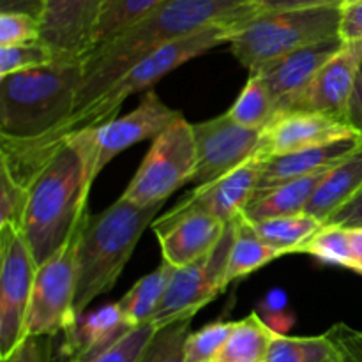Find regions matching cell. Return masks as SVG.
<instances>
[{
	"instance_id": "6da1fadb",
	"label": "cell",
	"mask_w": 362,
	"mask_h": 362,
	"mask_svg": "<svg viewBox=\"0 0 362 362\" xmlns=\"http://www.w3.org/2000/svg\"><path fill=\"white\" fill-rule=\"evenodd\" d=\"M257 11V0H165L147 16L88 53L73 113L88 108L134 64L163 46L211 25L239 23Z\"/></svg>"
},
{
	"instance_id": "7a4b0ae2",
	"label": "cell",
	"mask_w": 362,
	"mask_h": 362,
	"mask_svg": "<svg viewBox=\"0 0 362 362\" xmlns=\"http://www.w3.org/2000/svg\"><path fill=\"white\" fill-rule=\"evenodd\" d=\"M94 161L83 145L69 134L28 186L23 233L35 264H45L62 250L88 221V194Z\"/></svg>"
},
{
	"instance_id": "3957f363",
	"label": "cell",
	"mask_w": 362,
	"mask_h": 362,
	"mask_svg": "<svg viewBox=\"0 0 362 362\" xmlns=\"http://www.w3.org/2000/svg\"><path fill=\"white\" fill-rule=\"evenodd\" d=\"M163 205L141 207L120 197L101 214L90 216L78 240L74 315L115 286L141 235L158 219Z\"/></svg>"
},
{
	"instance_id": "277c9868",
	"label": "cell",
	"mask_w": 362,
	"mask_h": 362,
	"mask_svg": "<svg viewBox=\"0 0 362 362\" xmlns=\"http://www.w3.org/2000/svg\"><path fill=\"white\" fill-rule=\"evenodd\" d=\"M83 60L57 59L48 66L0 78V136L35 140L74 112Z\"/></svg>"
},
{
	"instance_id": "5b68a950",
	"label": "cell",
	"mask_w": 362,
	"mask_h": 362,
	"mask_svg": "<svg viewBox=\"0 0 362 362\" xmlns=\"http://www.w3.org/2000/svg\"><path fill=\"white\" fill-rule=\"evenodd\" d=\"M339 25L341 7L258 9L233 28L228 46L251 73L296 49L339 37Z\"/></svg>"
},
{
	"instance_id": "8992f818",
	"label": "cell",
	"mask_w": 362,
	"mask_h": 362,
	"mask_svg": "<svg viewBox=\"0 0 362 362\" xmlns=\"http://www.w3.org/2000/svg\"><path fill=\"white\" fill-rule=\"evenodd\" d=\"M197 173V144L193 124L179 117L152 140L151 148L127 184L122 198L141 205L165 204Z\"/></svg>"
},
{
	"instance_id": "52a82bcc",
	"label": "cell",
	"mask_w": 362,
	"mask_h": 362,
	"mask_svg": "<svg viewBox=\"0 0 362 362\" xmlns=\"http://www.w3.org/2000/svg\"><path fill=\"white\" fill-rule=\"evenodd\" d=\"M237 219L226 223L223 237L205 257L186 267L173 269L165 299L152 317L151 324L154 327H165L180 318H193L202 308L225 292Z\"/></svg>"
},
{
	"instance_id": "ba28073f",
	"label": "cell",
	"mask_w": 362,
	"mask_h": 362,
	"mask_svg": "<svg viewBox=\"0 0 362 362\" xmlns=\"http://www.w3.org/2000/svg\"><path fill=\"white\" fill-rule=\"evenodd\" d=\"M21 230L0 226V359L6 362L27 338V317L37 274Z\"/></svg>"
},
{
	"instance_id": "9c48e42d",
	"label": "cell",
	"mask_w": 362,
	"mask_h": 362,
	"mask_svg": "<svg viewBox=\"0 0 362 362\" xmlns=\"http://www.w3.org/2000/svg\"><path fill=\"white\" fill-rule=\"evenodd\" d=\"M85 226V225H83ZM80 232L37 267L30 308L27 317V336L66 334L76 324V253Z\"/></svg>"
},
{
	"instance_id": "30bf717a",
	"label": "cell",
	"mask_w": 362,
	"mask_h": 362,
	"mask_svg": "<svg viewBox=\"0 0 362 362\" xmlns=\"http://www.w3.org/2000/svg\"><path fill=\"white\" fill-rule=\"evenodd\" d=\"M182 113L170 108L156 90L145 92L133 112L115 117L101 126L73 133L94 161L95 177L113 158L145 140H154Z\"/></svg>"
},
{
	"instance_id": "8fae6325",
	"label": "cell",
	"mask_w": 362,
	"mask_h": 362,
	"mask_svg": "<svg viewBox=\"0 0 362 362\" xmlns=\"http://www.w3.org/2000/svg\"><path fill=\"white\" fill-rule=\"evenodd\" d=\"M197 144L194 187H204L232 173L260 154L264 131L239 126L228 113L193 124Z\"/></svg>"
},
{
	"instance_id": "7c38bea8",
	"label": "cell",
	"mask_w": 362,
	"mask_h": 362,
	"mask_svg": "<svg viewBox=\"0 0 362 362\" xmlns=\"http://www.w3.org/2000/svg\"><path fill=\"white\" fill-rule=\"evenodd\" d=\"M361 62L362 41L345 42V46L318 71L313 81L278 115L290 112H310L346 124V113Z\"/></svg>"
},
{
	"instance_id": "4fadbf2b",
	"label": "cell",
	"mask_w": 362,
	"mask_h": 362,
	"mask_svg": "<svg viewBox=\"0 0 362 362\" xmlns=\"http://www.w3.org/2000/svg\"><path fill=\"white\" fill-rule=\"evenodd\" d=\"M106 0H46L41 14V41L57 59L85 60Z\"/></svg>"
},
{
	"instance_id": "5bb4252c",
	"label": "cell",
	"mask_w": 362,
	"mask_h": 362,
	"mask_svg": "<svg viewBox=\"0 0 362 362\" xmlns=\"http://www.w3.org/2000/svg\"><path fill=\"white\" fill-rule=\"evenodd\" d=\"M264 159V156L257 154L223 179L209 186L194 187L186 198H182L172 211L163 214L159 219L172 221L180 216L202 212V214L219 219L225 225L233 221L243 214L257 191Z\"/></svg>"
},
{
	"instance_id": "9a60e30c",
	"label": "cell",
	"mask_w": 362,
	"mask_h": 362,
	"mask_svg": "<svg viewBox=\"0 0 362 362\" xmlns=\"http://www.w3.org/2000/svg\"><path fill=\"white\" fill-rule=\"evenodd\" d=\"M359 136L345 122L310 112H290L276 115L262 134L260 154L267 158L292 154L320 145Z\"/></svg>"
},
{
	"instance_id": "2e32d148",
	"label": "cell",
	"mask_w": 362,
	"mask_h": 362,
	"mask_svg": "<svg viewBox=\"0 0 362 362\" xmlns=\"http://www.w3.org/2000/svg\"><path fill=\"white\" fill-rule=\"evenodd\" d=\"M345 46L341 37L327 39V41L317 42V45L306 46V48L296 49L285 57L272 60L257 67L251 73H257L271 90L276 101L278 113L296 99L308 85L313 81L318 71ZM276 113V115H278Z\"/></svg>"
},
{
	"instance_id": "e0dca14e",
	"label": "cell",
	"mask_w": 362,
	"mask_h": 362,
	"mask_svg": "<svg viewBox=\"0 0 362 362\" xmlns=\"http://www.w3.org/2000/svg\"><path fill=\"white\" fill-rule=\"evenodd\" d=\"M225 226L212 216L193 212L172 221L158 218L151 228L159 239L163 262L180 269L205 257L219 243Z\"/></svg>"
},
{
	"instance_id": "ac0fdd59",
	"label": "cell",
	"mask_w": 362,
	"mask_h": 362,
	"mask_svg": "<svg viewBox=\"0 0 362 362\" xmlns=\"http://www.w3.org/2000/svg\"><path fill=\"white\" fill-rule=\"evenodd\" d=\"M361 145L362 136H350L345 140L334 141V144L264 159L255 194L264 193V191L281 186L290 180L303 179V177H310L334 168L338 163H341L352 152H356Z\"/></svg>"
},
{
	"instance_id": "d6986e66",
	"label": "cell",
	"mask_w": 362,
	"mask_h": 362,
	"mask_svg": "<svg viewBox=\"0 0 362 362\" xmlns=\"http://www.w3.org/2000/svg\"><path fill=\"white\" fill-rule=\"evenodd\" d=\"M131 327L120 311L119 303L103 304L94 311H87L64 334L62 356L66 362H81L122 338Z\"/></svg>"
},
{
	"instance_id": "ffe728a7",
	"label": "cell",
	"mask_w": 362,
	"mask_h": 362,
	"mask_svg": "<svg viewBox=\"0 0 362 362\" xmlns=\"http://www.w3.org/2000/svg\"><path fill=\"white\" fill-rule=\"evenodd\" d=\"M362 189V145L356 152L331 168L311 197L304 212L327 221L338 209L349 204Z\"/></svg>"
},
{
	"instance_id": "44dd1931",
	"label": "cell",
	"mask_w": 362,
	"mask_h": 362,
	"mask_svg": "<svg viewBox=\"0 0 362 362\" xmlns=\"http://www.w3.org/2000/svg\"><path fill=\"white\" fill-rule=\"evenodd\" d=\"M327 172L329 170H325V172L315 173V175L290 180V182L272 187L264 193H257L244 209L243 216L250 223L257 225V223L267 221V219L300 214L310 204L311 197L320 186L324 177L327 175Z\"/></svg>"
},
{
	"instance_id": "7402d4cb",
	"label": "cell",
	"mask_w": 362,
	"mask_h": 362,
	"mask_svg": "<svg viewBox=\"0 0 362 362\" xmlns=\"http://www.w3.org/2000/svg\"><path fill=\"white\" fill-rule=\"evenodd\" d=\"M173 267L163 262L156 271L148 272L147 276L138 279L133 288L127 290L122 299L117 300L122 311L124 318L131 327L151 324L152 317L165 299L166 288L172 279Z\"/></svg>"
},
{
	"instance_id": "603a6c76",
	"label": "cell",
	"mask_w": 362,
	"mask_h": 362,
	"mask_svg": "<svg viewBox=\"0 0 362 362\" xmlns=\"http://www.w3.org/2000/svg\"><path fill=\"white\" fill-rule=\"evenodd\" d=\"M276 332L262 320L257 311L233 322V329L216 362H265Z\"/></svg>"
},
{
	"instance_id": "cb8c5ba5",
	"label": "cell",
	"mask_w": 362,
	"mask_h": 362,
	"mask_svg": "<svg viewBox=\"0 0 362 362\" xmlns=\"http://www.w3.org/2000/svg\"><path fill=\"white\" fill-rule=\"evenodd\" d=\"M279 257L281 255L272 250L269 244H265L255 226L240 214L237 219L235 240H233L232 253H230L226 283L230 285L232 281L246 278L251 272L258 271Z\"/></svg>"
},
{
	"instance_id": "d4e9b609",
	"label": "cell",
	"mask_w": 362,
	"mask_h": 362,
	"mask_svg": "<svg viewBox=\"0 0 362 362\" xmlns=\"http://www.w3.org/2000/svg\"><path fill=\"white\" fill-rule=\"evenodd\" d=\"M253 226L262 240L283 257V255L299 253L300 247L320 232L324 223L306 212H300V214L267 219Z\"/></svg>"
},
{
	"instance_id": "484cf974",
	"label": "cell",
	"mask_w": 362,
	"mask_h": 362,
	"mask_svg": "<svg viewBox=\"0 0 362 362\" xmlns=\"http://www.w3.org/2000/svg\"><path fill=\"white\" fill-rule=\"evenodd\" d=\"M226 113L239 126L264 131L272 122L278 108L265 81L257 73H250L239 98Z\"/></svg>"
},
{
	"instance_id": "4316f807",
	"label": "cell",
	"mask_w": 362,
	"mask_h": 362,
	"mask_svg": "<svg viewBox=\"0 0 362 362\" xmlns=\"http://www.w3.org/2000/svg\"><path fill=\"white\" fill-rule=\"evenodd\" d=\"M265 362H343V359L327 334L300 338L278 334Z\"/></svg>"
},
{
	"instance_id": "83f0119b",
	"label": "cell",
	"mask_w": 362,
	"mask_h": 362,
	"mask_svg": "<svg viewBox=\"0 0 362 362\" xmlns=\"http://www.w3.org/2000/svg\"><path fill=\"white\" fill-rule=\"evenodd\" d=\"M165 0H106L94 35V48L105 45L138 20L147 16Z\"/></svg>"
},
{
	"instance_id": "f1b7e54d",
	"label": "cell",
	"mask_w": 362,
	"mask_h": 362,
	"mask_svg": "<svg viewBox=\"0 0 362 362\" xmlns=\"http://www.w3.org/2000/svg\"><path fill=\"white\" fill-rule=\"evenodd\" d=\"M299 253L311 255L322 264L334 265V267H352L349 230L341 226L324 225L313 239H310L300 247Z\"/></svg>"
},
{
	"instance_id": "f546056e",
	"label": "cell",
	"mask_w": 362,
	"mask_h": 362,
	"mask_svg": "<svg viewBox=\"0 0 362 362\" xmlns=\"http://www.w3.org/2000/svg\"><path fill=\"white\" fill-rule=\"evenodd\" d=\"M191 327V318H180L172 324L159 327L140 362H186L184 345Z\"/></svg>"
},
{
	"instance_id": "4dcf8cb0",
	"label": "cell",
	"mask_w": 362,
	"mask_h": 362,
	"mask_svg": "<svg viewBox=\"0 0 362 362\" xmlns=\"http://www.w3.org/2000/svg\"><path fill=\"white\" fill-rule=\"evenodd\" d=\"M233 329V322H212L191 332L184 345L186 362H216Z\"/></svg>"
},
{
	"instance_id": "1f68e13d",
	"label": "cell",
	"mask_w": 362,
	"mask_h": 362,
	"mask_svg": "<svg viewBox=\"0 0 362 362\" xmlns=\"http://www.w3.org/2000/svg\"><path fill=\"white\" fill-rule=\"evenodd\" d=\"M55 60V53L42 41L16 46H0V78L48 66Z\"/></svg>"
},
{
	"instance_id": "d6a6232c",
	"label": "cell",
	"mask_w": 362,
	"mask_h": 362,
	"mask_svg": "<svg viewBox=\"0 0 362 362\" xmlns=\"http://www.w3.org/2000/svg\"><path fill=\"white\" fill-rule=\"evenodd\" d=\"M156 331H158V327H154L152 324L131 329L108 349L87 357L81 362H140L148 343L154 338Z\"/></svg>"
},
{
	"instance_id": "836d02e7",
	"label": "cell",
	"mask_w": 362,
	"mask_h": 362,
	"mask_svg": "<svg viewBox=\"0 0 362 362\" xmlns=\"http://www.w3.org/2000/svg\"><path fill=\"white\" fill-rule=\"evenodd\" d=\"M27 205L28 187L16 182L11 173L0 166V226L21 230Z\"/></svg>"
},
{
	"instance_id": "e575fe53",
	"label": "cell",
	"mask_w": 362,
	"mask_h": 362,
	"mask_svg": "<svg viewBox=\"0 0 362 362\" xmlns=\"http://www.w3.org/2000/svg\"><path fill=\"white\" fill-rule=\"evenodd\" d=\"M41 41V20L25 13L0 11V46Z\"/></svg>"
},
{
	"instance_id": "d590c367",
	"label": "cell",
	"mask_w": 362,
	"mask_h": 362,
	"mask_svg": "<svg viewBox=\"0 0 362 362\" xmlns=\"http://www.w3.org/2000/svg\"><path fill=\"white\" fill-rule=\"evenodd\" d=\"M325 334L338 346L343 362H362V331L336 324Z\"/></svg>"
},
{
	"instance_id": "8d00e7d4",
	"label": "cell",
	"mask_w": 362,
	"mask_h": 362,
	"mask_svg": "<svg viewBox=\"0 0 362 362\" xmlns=\"http://www.w3.org/2000/svg\"><path fill=\"white\" fill-rule=\"evenodd\" d=\"M53 338L27 336L6 362H52Z\"/></svg>"
},
{
	"instance_id": "74e56055",
	"label": "cell",
	"mask_w": 362,
	"mask_h": 362,
	"mask_svg": "<svg viewBox=\"0 0 362 362\" xmlns=\"http://www.w3.org/2000/svg\"><path fill=\"white\" fill-rule=\"evenodd\" d=\"M339 37L345 42L362 41V0L345 4L341 7V25Z\"/></svg>"
},
{
	"instance_id": "f35d334b",
	"label": "cell",
	"mask_w": 362,
	"mask_h": 362,
	"mask_svg": "<svg viewBox=\"0 0 362 362\" xmlns=\"http://www.w3.org/2000/svg\"><path fill=\"white\" fill-rule=\"evenodd\" d=\"M324 225H334L349 230L362 228V189L349 202V204H345L341 209H338Z\"/></svg>"
},
{
	"instance_id": "ab89813d",
	"label": "cell",
	"mask_w": 362,
	"mask_h": 362,
	"mask_svg": "<svg viewBox=\"0 0 362 362\" xmlns=\"http://www.w3.org/2000/svg\"><path fill=\"white\" fill-rule=\"evenodd\" d=\"M346 0H257L260 11L299 9V7H343Z\"/></svg>"
},
{
	"instance_id": "60d3db41",
	"label": "cell",
	"mask_w": 362,
	"mask_h": 362,
	"mask_svg": "<svg viewBox=\"0 0 362 362\" xmlns=\"http://www.w3.org/2000/svg\"><path fill=\"white\" fill-rule=\"evenodd\" d=\"M346 124L362 136V62L357 71L356 87H354L352 99L349 105V113H346Z\"/></svg>"
},
{
	"instance_id": "b9f144b4",
	"label": "cell",
	"mask_w": 362,
	"mask_h": 362,
	"mask_svg": "<svg viewBox=\"0 0 362 362\" xmlns=\"http://www.w3.org/2000/svg\"><path fill=\"white\" fill-rule=\"evenodd\" d=\"M46 0H0V11L7 13H25L41 20Z\"/></svg>"
},
{
	"instance_id": "7bdbcfd3",
	"label": "cell",
	"mask_w": 362,
	"mask_h": 362,
	"mask_svg": "<svg viewBox=\"0 0 362 362\" xmlns=\"http://www.w3.org/2000/svg\"><path fill=\"white\" fill-rule=\"evenodd\" d=\"M260 310L257 311L260 317L264 315H271V313H281V311H288V297H286V292L283 290L274 288L265 296V299L262 300Z\"/></svg>"
},
{
	"instance_id": "ee69618b",
	"label": "cell",
	"mask_w": 362,
	"mask_h": 362,
	"mask_svg": "<svg viewBox=\"0 0 362 362\" xmlns=\"http://www.w3.org/2000/svg\"><path fill=\"white\" fill-rule=\"evenodd\" d=\"M349 240L350 257H352V267H350V271L362 274V228L349 230Z\"/></svg>"
},
{
	"instance_id": "f6af8a7d",
	"label": "cell",
	"mask_w": 362,
	"mask_h": 362,
	"mask_svg": "<svg viewBox=\"0 0 362 362\" xmlns=\"http://www.w3.org/2000/svg\"><path fill=\"white\" fill-rule=\"evenodd\" d=\"M262 320L276 332V334H283L285 331H288L293 324V315L290 311H281V313H271L264 315Z\"/></svg>"
},
{
	"instance_id": "bcb514c9",
	"label": "cell",
	"mask_w": 362,
	"mask_h": 362,
	"mask_svg": "<svg viewBox=\"0 0 362 362\" xmlns=\"http://www.w3.org/2000/svg\"><path fill=\"white\" fill-rule=\"evenodd\" d=\"M352 2H356V0H346L345 4H352Z\"/></svg>"
}]
</instances>
